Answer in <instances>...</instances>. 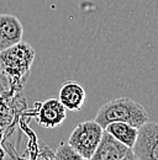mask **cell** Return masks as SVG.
<instances>
[{
  "label": "cell",
  "mask_w": 158,
  "mask_h": 160,
  "mask_svg": "<svg viewBox=\"0 0 158 160\" xmlns=\"http://www.w3.org/2000/svg\"><path fill=\"white\" fill-rule=\"evenodd\" d=\"M103 132L104 128L97 121L80 122L72 131L68 144L82 157V159L90 160L101 139Z\"/></svg>",
  "instance_id": "obj_3"
},
{
  "label": "cell",
  "mask_w": 158,
  "mask_h": 160,
  "mask_svg": "<svg viewBox=\"0 0 158 160\" xmlns=\"http://www.w3.org/2000/svg\"><path fill=\"white\" fill-rule=\"evenodd\" d=\"M87 99L84 88L74 80H68L62 84L58 90V100L66 107V110L77 112L79 111Z\"/></svg>",
  "instance_id": "obj_8"
},
{
  "label": "cell",
  "mask_w": 158,
  "mask_h": 160,
  "mask_svg": "<svg viewBox=\"0 0 158 160\" xmlns=\"http://www.w3.org/2000/svg\"><path fill=\"white\" fill-rule=\"evenodd\" d=\"M67 117V110L58 99H47L40 103L37 123L45 128H56Z\"/></svg>",
  "instance_id": "obj_6"
},
{
  "label": "cell",
  "mask_w": 158,
  "mask_h": 160,
  "mask_svg": "<svg viewBox=\"0 0 158 160\" xmlns=\"http://www.w3.org/2000/svg\"><path fill=\"white\" fill-rule=\"evenodd\" d=\"M90 160H136V158L131 148L104 131Z\"/></svg>",
  "instance_id": "obj_5"
},
{
  "label": "cell",
  "mask_w": 158,
  "mask_h": 160,
  "mask_svg": "<svg viewBox=\"0 0 158 160\" xmlns=\"http://www.w3.org/2000/svg\"><path fill=\"white\" fill-rule=\"evenodd\" d=\"M136 160H158V123L147 121L138 127L132 147Z\"/></svg>",
  "instance_id": "obj_4"
},
{
  "label": "cell",
  "mask_w": 158,
  "mask_h": 160,
  "mask_svg": "<svg viewBox=\"0 0 158 160\" xmlns=\"http://www.w3.org/2000/svg\"><path fill=\"white\" fill-rule=\"evenodd\" d=\"M104 131H106L108 133H110L113 137H115L118 142H121L122 144L127 145L129 148L132 149L135 140L137 138L138 128L134 127L126 122H111L108 123L104 128Z\"/></svg>",
  "instance_id": "obj_9"
},
{
  "label": "cell",
  "mask_w": 158,
  "mask_h": 160,
  "mask_svg": "<svg viewBox=\"0 0 158 160\" xmlns=\"http://www.w3.org/2000/svg\"><path fill=\"white\" fill-rule=\"evenodd\" d=\"M55 159L59 160H71V159H82V157L78 153L67 143V144H61L58 148L56 149L55 154H53Z\"/></svg>",
  "instance_id": "obj_10"
},
{
  "label": "cell",
  "mask_w": 158,
  "mask_h": 160,
  "mask_svg": "<svg viewBox=\"0 0 158 160\" xmlns=\"http://www.w3.org/2000/svg\"><path fill=\"white\" fill-rule=\"evenodd\" d=\"M36 56L31 44L21 40L16 44L0 52V70L11 84L18 85L29 74Z\"/></svg>",
  "instance_id": "obj_2"
},
{
  "label": "cell",
  "mask_w": 158,
  "mask_h": 160,
  "mask_svg": "<svg viewBox=\"0 0 158 160\" xmlns=\"http://www.w3.org/2000/svg\"><path fill=\"white\" fill-rule=\"evenodd\" d=\"M24 26L15 15L0 14V52L22 40Z\"/></svg>",
  "instance_id": "obj_7"
},
{
  "label": "cell",
  "mask_w": 158,
  "mask_h": 160,
  "mask_svg": "<svg viewBox=\"0 0 158 160\" xmlns=\"http://www.w3.org/2000/svg\"><path fill=\"white\" fill-rule=\"evenodd\" d=\"M94 121L105 128L111 122H126L134 127H141L148 121L145 107L130 98H118L104 103L99 108Z\"/></svg>",
  "instance_id": "obj_1"
}]
</instances>
